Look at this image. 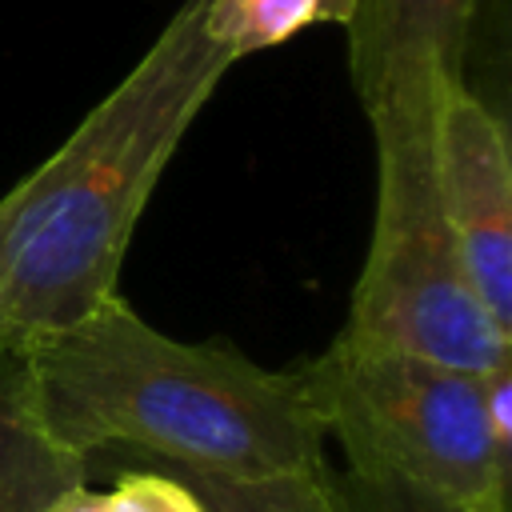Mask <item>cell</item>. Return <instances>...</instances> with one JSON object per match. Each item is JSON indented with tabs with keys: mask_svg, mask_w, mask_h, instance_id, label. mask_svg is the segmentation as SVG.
Returning <instances> with one entry per match:
<instances>
[{
	"mask_svg": "<svg viewBox=\"0 0 512 512\" xmlns=\"http://www.w3.org/2000/svg\"><path fill=\"white\" fill-rule=\"evenodd\" d=\"M12 404L56 448H136L232 484L324 468V420L304 364L272 372L232 344L156 332L116 292L36 340Z\"/></svg>",
	"mask_w": 512,
	"mask_h": 512,
	"instance_id": "1",
	"label": "cell"
},
{
	"mask_svg": "<svg viewBox=\"0 0 512 512\" xmlns=\"http://www.w3.org/2000/svg\"><path fill=\"white\" fill-rule=\"evenodd\" d=\"M184 0L72 136L0 196V352L24 356L116 296L136 220L236 64Z\"/></svg>",
	"mask_w": 512,
	"mask_h": 512,
	"instance_id": "2",
	"label": "cell"
},
{
	"mask_svg": "<svg viewBox=\"0 0 512 512\" xmlns=\"http://www.w3.org/2000/svg\"><path fill=\"white\" fill-rule=\"evenodd\" d=\"M436 84L396 88L364 112L376 140V216L340 336L464 372H492L512 364V332H504L472 296L436 192Z\"/></svg>",
	"mask_w": 512,
	"mask_h": 512,
	"instance_id": "3",
	"label": "cell"
},
{
	"mask_svg": "<svg viewBox=\"0 0 512 512\" xmlns=\"http://www.w3.org/2000/svg\"><path fill=\"white\" fill-rule=\"evenodd\" d=\"M304 376L364 488L428 512H508L512 456L488 432L484 372L336 336Z\"/></svg>",
	"mask_w": 512,
	"mask_h": 512,
	"instance_id": "4",
	"label": "cell"
},
{
	"mask_svg": "<svg viewBox=\"0 0 512 512\" xmlns=\"http://www.w3.org/2000/svg\"><path fill=\"white\" fill-rule=\"evenodd\" d=\"M432 172L472 296L512 332L508 132L464 80H440L432 92Z\"/></svg>",
	"mask_w": 512,
	"mask_h": 512,
	"instance_id": "5",
	"label": "cell"
},
{
	"mask_svg": "<svg viewBox=\"0 0 512 512\" xmlns=\"http://www.w3.org/2000/svg\"><path fill=\"white\" fill-rule=\"evenodd\" d=\"M484 0H352L348 76L368 112L396 88L464 80Z\"/></svg>",
	"mask_w": 512,
	"mask_h": 512,
	"instance_id": "6",
	"label": "cell"
},
{
	"mask_svg": "<svg viewBox=\"0 0 512 512\" xmlns=\"http://www.w3.org/2000/svg\"><path fill=\"white\" fill-rule=\"evenodd\" d=\"M84 484V456L40 436L20 408L0 404V512H52Z\"/></svg>",
	"mask_w": 512,
	"mask_h": 512,
	"instance_id": "7",
	"label": "cell"
},
{
	"mask_svg": "<svg viewBox=\"0 0 512 512\" xmlns=\"http://www.w3.org/2000/svg\"><path fill=\"white\" fill-rule=\"evenodd\" d=\"M352 0H208L204 28L232 60L276 48L312 24H348Z\"/></svg>",
	"mask_w": 512,
	"mask_h": 512,
	"instance_id": "8",
	"label": "cell"
},
{
	"mask_svg": "<svg viewBox=\"0 0 512 512\" xmlns=\"http://www.w3.org/2000/svg\"><path fill=\"white\" fill-rule=\"evenodd\" d=\"M208 512H352L344 492L328 480V468L280 476V480H256V484H232L212 476H188L176 472Z\"/></svg>",
	"mask_w": 512,
	"mask_h": 512,
	"instance_id": "9",
	"label": "cell"
},
{
	"mask_svg": "<svg viewBox=\"0 0 512 512\" xmlns=\"http://www.w3.org/2000/svg\"><path fill=\"white\" fill-rule=\"evenodd\" d=\"M52 512H208L176 472H128L112 492L72 488Z\"/></svg>",
	"mask_w": 512,
	"mask_h": 512,
	"instance_id": "10",
	"label": "cell"
},
{
	"mask_svg": "<svg viewBox=\"0 0 512 512\" xmlns=\"http://www.w3.org/2000/svg\"><path fill=\"white\" fill-rule=\"evenodd\" d=\"M480 396H484V420L504 456H512V364H500L480 376Z\"/></svg>",
	"mask_w": 512,
	"mask_h": 512,
	"instance_id": "11",
	"label": "cell"
},
{
	"mask_svg": "<svg viewBox=\"0 0 512 512\" xmlns=\"http://www.w3.org/2000/svg\"><path fill=\"white\" fill-rule=\"evenodd\" d=\"M372 496H376V504L380 508H388V512H428V508H420V504H408V500H400V496H392V492H376V488H368Z\"/></svg>",
	"mask_w": 512,
	"mask_h": 512,
	"instance_id": "12",
	"label": "cell"
}]
</instances>
